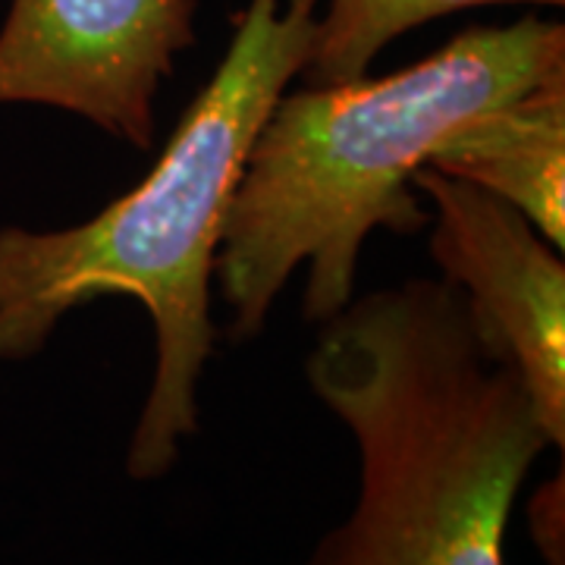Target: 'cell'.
<instances>
[{
  "label": "cell",
  "instance_id": "277c9868",
  "mask_svg": "<svg viewBox=\"0 0 565 565\" xmlns=\"http://www.w3.org/2000/svg\"><path fill=\"white\" fill-rule=\"evenodd\" d=\"M199 0H13L0 25V107L39 104L148 151L158 98L195 41Z\"/></svg>",
  "mask_w": 565,
  "mask_h": 565
},
{
  "label": "cell",
  "instance_id": "7a4b0ae2",
  "mask_svg": "<svg viewBox=\"0 0 565 565\" xmlns=\"http://www.w3.org/2000/svg\"><path fill=\"white\" fill-rule=\"evenodd\" d=\"M565 76L563 22L475 25L424 61L377 79L282 92L248 148L223 223L214 282L230 337L252 340L305 267V321L355 299L367 236L430 223L412 177L462 122Z\"/></svg>",
  "mask_w": 565,
  "mask_h": 565
},
{
  "label": "cell",
  "instance_id": "5b68a950",
  "mask_svg": "<svg viewBox=\"0 0 565 565\" xmlns=\"http://www.w3.org/2000/svg\"><path fill=\"white\" fill-rule=\"evenodd\" d=\"M427 248L493 355L515 367L550 446L565 444V264L537 226L471 182L422 167Z\"/></svg>",
  "mask_w": 565,
  "mask_h": 565
},
{
  "label": "cell",
  "instance_id": "ba28073f",
  "mask_svg": "<svg viewBox=\"0 0 565 565\" xmlns=\"http://www.w3.org/2000/svg\"><path fill=\"white\" fill-rule=\"evenodd\" d=\"M527 515L546 563L563 565V475H556V481H550L534 493Z\"/></svg>",
  "mask_w": 565,
  "mask_h": 565
},
{
  "label": "cell",
  "instance_id": "52a82bcc",
  "mask_svg": "<svg viewBox=\"0 0 565 565\" xmlns=\"http://www.w3.org/2000/svg\"><path fill=\"white\" fill-rule=\"evenodd\" d=\"M493 3L563 7L565 0H327L305 79L308 85L362 79L390 41L424 22Z\"/></svg>",
  "mask_w": 565,
  "mask_h": 565
},
{
  "label": "cell",
  "instance_id": "3957f363",
  "mask_svg": "<svg viewBox=\"0 0 565 565\" xmlns=\"http://www.w3.org/2000/svg\"><path fill=\"white\" fill-rule=\"evenodd\" d=\"M305 377L359 449L355 505L308 565H505L512 505L550 437L452 282L352 299L321 323Z\"/></svg>",
  "mask_w": 565,
  "mask_h": 565
},
{
  "label": "cell",
  "instance_id": "6da1fadb",
  "mask_svg": "<svg viewBox=\"0 0 565 565\" xmlns=\"http://www.w3.org/2000/svg\"><path fill=\"white\" fill-rule=\"evenodd\" d=\"M323 0H248L233 41L185 104L148 177L66 230L0 226V362L35 359L66 315L126 296L154 330V371L126 449L132 481H158L199 434V386L223 223L248 148L315 54Z\"/></svg>",
  "mask_w": 565,
  "mask_h": 565
},
{
  "label": "cell",
  "instance_id": "8992f818",
  "mask_svg": "<svg viewBox=\"0 0 565 565\" xmlns=\"http://www.w3.org/2000/svg\"><path fill=\"white\" fill-rule=\"evenodd\" d=\"M427 167L509 202L563 252L565 76L462 122Z\"/></svg>",
  "mask_w": 565,
  "mask_h": 565
}]
</instances>
